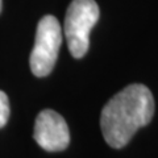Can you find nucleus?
Masks as SVG:
<instances>
[{
	"mask_svg": "<svg viewBox=\"0 0 158 158\" xmlns=\"http://www.w3.org/2000/svg\"><path fill=\"white\" fill-rule=\"evenodd\" d=\"M2 7H3V2L0 0V12H2Z\"/></svg>",
	"mask_w": 158,
	"mask_h": 158,
	"instance_id": "nucleus-6",
	"label": "nucleus"
},
{
	"mask_svg": "<svg viewBox=\"0 0 158 158\" xmlns=\"http://www.w3.org/2000/svg\"><path fill=\"white\" fill-rule=\"evenodd\" d=\"M95 0H73L65 16V37L74 58H82L90 46V33L99 20Z\"/></svg>",
	"mask_w": 158,
	"mask_h": 158,
	"instance_id": "nucleus-2",
	"label": "nucleus"
},
{
	"mask_svg": "<svg viewBox=\"0 0 158 158\" xmlns=\"http://www.w3.org/2000/svg\"><path fill=\"white\" fill-rule=\"evenodd\" d=\"M33 137L46 152L65 150L70 144V132L65 118L53 110H44L38 113Z\"/></svg>",
	"mask_w": 158,
	"mask_h": 158,
	"instance_id": "nucleus-4",
	"label": "nucleus"
},
{
	"mask_svg": "<svg viewBox=\"0 0 158 158\" xmlns=\"http://www.w3.org/2000/svg\"><path fill=\"white\" fill-rule=\"evenodd\" d=\"M9 118V100L6 92L0 91V128L7 124Z\"/></svg>",
	"mask_w": 158,
	"mask_h": 158,
	"instance_id": "nucleus-5",
	"label": "nucleus"
},
{
	"mask_svg": "<svg viewBox=\"0 0 158 158\" xmlns=\"http://www.w3.org/2000/svg\"><path fill=\"white\" fill-rule=\"evenodd\" d=\"M62 44V28L58 20L48 15L40 20L34 46L31 53L29 63L36 77H46L52 73L58 58V52Z\"/></svg>",
	"mask_w": 158,
	"mask_h": 158,
	"instance_id": "nucleus-3",
	"label": "nucleus"
},
{
	"mask_svg": "<svg viewBox=\"0 0 158 158\" xmlns=\"http://www.w3.org/2000/svg\"><path fill=\"white\" fill-rule=\"evenodd\" d=\"M154 115V99L144 85H129L104 106L100 128L111 148L121 149L140 128L148 125Z\"/></svg>",
	"mask_w": 158,
	"mask_h": 158,
	"instance_id": "nucleus-1",
	"label": "nucleus"
}]
</instances>
